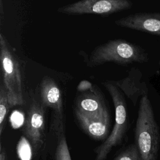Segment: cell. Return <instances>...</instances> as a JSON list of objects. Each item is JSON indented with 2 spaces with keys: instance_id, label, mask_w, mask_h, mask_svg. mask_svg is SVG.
I'll list each match as a JSON object with an SVG mask.
<instances>
[{
  "instance_id": "1",
  "label": "cell",
  "mask_w": 160,
  "mask_h": 160,
  "mask_svg": "<svg viewBox=\"0 0 160 160\" xmlns=\"http://www.w3.org/2000/svg\"><path fill=\"white\" fill-rule=\"evenodd\" d=\"M136 145L142 160H156L160 134L148 95L141 97L135 128Z\"/></svg>"
},
{
  "instance_id": "2",
  "label": "cell",
  "mask_w": 160,
  "mask_h": 160,
  "mask_svg": "<svg viewBox=\"0 0 160 160\" xmlns=\"http://www.w3.org/2000/svg\"><path fill=\"white\" fill-rule=\"evenodd\" d=\"M148 59L147 53L139 46L124 39H116L96 47L90 54L87 65L94 67L108 62L128 65L142 63Z\"/></svg>"
},
{
  "instance_id": "3",
  "label": "cell",
  "mask_w": 160,
  "mask_h": 160,
  "mask_svg": "<svg viewBox=\"0 0 160 160\" xmlns=\"http://www.w3.org/2000/svg\"><path fill=\"white\" fill-rule=\"evenodd\" d=\"M111 97L115 109V122L109 136L94 150L95 160H105L112 149L119 145L126 132L128 114L126 103L121 89L112 81L102 83Z\"/></svg>"
},
{
  "instance_id": "4",
  "label": "cell",
  "mask_w": 160,
  "mask_h": 160,
  "mask_svg": "<svg viewBox=\"0 0 160 160\" xmlns=\"http://www.w3.org/2000/svg\"><path fill=\"white\" fill-rule=\"evenodd\" d=\"M0 60L2 82L9 94L12 104L22 105L24 99L20 65L2 33L0 34Z\"/></svg>"
},
{
  "instance_id": "5",
  "label": "cell",
  "mask_w": 160,
  "mask_h": 160,
  "mask_svg": "<svg viewBox=\"0 0 160 160\" xmlns=\"http://www.w3.org/2000/svg\"><path fill=\"white\" fill-rule=\"evenodd\" d=\"M132 4L129 0H81L58 9V12L69 15H109L129 9Z\"/></svg>"
},
{
  "instance_id": "6",
  "label": "cell",
  "mask_w": 160,
  "mask_h": 160,
  "mask_svg": "<svg viewBox=\"0 0 160 160\" xmlns=\"http://www.w3.org/2000/svg\"><path fill=\"white\" fill-rule=\"evenodd\" d=\"M42 106L52 109L51 128L55 133L65 129V117L61 91L56 81L48 76L42 79L39 88Z\"/></svg>"
},
{
  "instance_id": "7",
  "label": "cell",
  "mask_w": 160,
  "mask_h": 160,
  "mask_svg": "<svg viewBox=\"0 0 160 160\" xmlns=\"http://www.w3.org/2000/svg\"><path fill=\"white\" fill-rule=\"evenodd\" d=\"M29 100L24 127V134L32 149L38 152L44 143L46 108L33 94Z\"/></svg>"
},
{
  "instance_id": "8",
  "label": "cell",
  "mask_w": 160,
  "mask_h": 160,
  "mask_svg": "<svg viewBox=\"0 0 160 160\" xmlns=\"http://www.w3.org/2000/svg\"><path fill=\"white\" fill-rule=\"evenodd\" d=\"M74 114L81 128L92 139L101 141L109 136L111 124L109 111L87 113L74 108Z\"/></svg>"
},
{
  "instance_id": "9",
  "label": "cell",
  "mask_w": 160,
  "mask_h": 160,
  "mask_svg": "<svg viewBox=\"0 0 160 160\" xmlns=\"http://www.w3.org/2000/svg\"><path fill=\"white\" fill-rule=\"evenodd\" d=\"M116 25L160 36V12L136 13L114 21Z\"/></svg>"
},
{
  "instance_id": "10",
  "label": "cell",
  "mask_w": 160,
  "mask_h": 160,
  "mask_svg": "<svg viewBox=\"0 0 160 160\" xmlns=\"http://www.w3.org/2000/svg\"><path fill=\"white\" fill-rule=\"evenodd\" d=\"M86 88H78L80 91L74 101L75 109L87 113H99L108 111L104 97L98 87L88 82Z\"/></svg>"
},
{
  "instance_id": "11",
  "label": "cell",
  "mask_w": 160,
  "mask_h": 160,
  "mask_svg": "<svg viewBox=\"0 0 160 160\" xmlns=\"http://www.w3.org/2000/svg\"><path fill=\"white\" fill-rule=\"evenodd\" d=\"M142 74L139 70L133 68L128 76L121 80L112 81L123 93L131 99L134 106L138 98L148 95V89L144 82L141 81Z\"/></svg>"
},
{
  "instance_id": "12",
  "label": "cell",
  "mask_w": 160,
  "mask_h": 160,
  "mask_svg": "<svg viewBox=\"0 0 160 160\" xmlns=\"http://www.w3.org/2000/svg\"><path fill=\"white\" fill-rule=\"evenodd\" d=\"M13 106L10 99L9 94L3 84L0 86V135H2L6 115L11 107Z\"/></svg>"
},
{
  "instance_id": "13",
  "label": "cell",
  "mask_w": 160,
  "mask_h": 160,
  "mask_svg": "<svg viewBox=\"0 0 160 160\" xmlns=\"http://www.w3.org/2000/svg\"><path fill=\"white\" fill-rule=\"evenodd\" d=\"M64 129H62L55 133L57 136V146L54 154L55 160H71Z\"/></svg>"
},
{
  "instance_id": "14",
  "label": "cell",
  "mask_w": 160,
  "mask_h": 160,
  "mask_svg": "<svg viewBox=\"0 0 160 160\" xmlns=\"http://www.w3.org/2000/svg\"><path fill=\"white\" fill-rule=\"evenodd\" d=\"M113 160H142L136 145L131 144L121 152H120Z\"/></svg>"
},
{
  "instance_id": "15",
  "label": "cell",
  "mask_w": 160,
  "mask_h": 160,
  "mask_svg": "<svg viewBox=\"0 0 160 160\" xmlns=\"http://www.w3.org/2000/svg\"><path fill=\"white\" fill-rule=\"evenodd\" d=\"M24 136H22L17 146V152L21 160H30L31 158V145Z\"/></svg>"
},
{
  "instance_id": "16",
  "label": "cell",
  "mask_w": 160,
  "mask_h": 160,
  "mask_svg": "<svg viewBox=\"0 0 160 160\" xmlns=\"http://www.w3.org/2000/svg\"><path fill=\"white\" fill-rule=\"evenodd\" d=\"M0 160H7L6 151L4 148H3L2 144H0Z\"/></svg>"
},
{
  "instance_id": "17",
  "label": "cell",
  "mask_w": 160,
  "mask_h": 160,
  "mask_svg": "<svg viewBox=\"0 0 160 160\" xmlns=\"http://www.w3.org/2000/svg\"><path fill=\"white\" fill-rule=\"evenodd\" d=\"M159 64H160V60H159Z\"/></svg>"
}]
</instances>
